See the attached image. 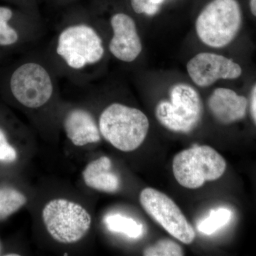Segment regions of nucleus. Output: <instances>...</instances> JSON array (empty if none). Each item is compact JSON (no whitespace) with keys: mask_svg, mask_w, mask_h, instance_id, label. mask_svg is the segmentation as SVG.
Here are the masks:
<instances>
[{"mask_svg":"<svg viewBox=\"0 0 256 256\" xmlns=\"http://www.w3.org/2000/svg\"><path fill=\"white\" fill-rule=\"evenodd\" d=\"M238 0H212L200 12L194 31L201 43L214 50L226 48L238 38L244 26Z\"/></svg>","mask_w":256,"mask_h":256,"instance_id":"obj_1","label":"nucleus"},{"mask_svg":"<svg viewBox=\"0 0 256 256\" xmlns=\"http://www.w3.org/2000/svg\"><path fill=\"white\" fill-rule=\"evenodd\" d=\"M106 54L104 38L90 24H70L60 30L57 36L56 54L74 72L95 66L102 62Z\"/></svg>","mask_w":256,"mask_h":256,"instance_id":"obj_2","label":"nucleus"},{"mask_svg":"<svg viewBox=\"0 0 256 256\" xmlns=\"http://www.w3.org/2000/svg\"><path fill=\"white\" fill-rule=\"evenodd\" d=\"M101 136L122 152H132L142 146L150 129L148 116L142 110L114 102L102 111L98 120Z\"/></svg>","mask_w":256,"mask_h":256,"instance_id":"obj_3","label":"nucleus"},{"mask_svg":"<svg viewBox=\"0 0 256 256\" xmlns=\"http://www.w3.org/2000/svg\"><path fill=\"white\" fill-rule=\"evenodd\" d=\"M158 122L172 132L188 134L196 129L203 114V102L196 88L188 82H175L168 98L158 101L154 108Z\"/></svg>","mask_w":256,"mask_h":256,"instance_id":"obj_4","label":"nucleus"},{"mask_svg":"<svg viewBox=\"0 0 256 256\" xmlns=\"http://www.w3.org/2000/svg\"><path fill=\"white\" fill-rule=\"evenodd\" d=\"M226 162L215 149L207 146H195L180 152L172 161L175 180L190 190L202 188L206 182L222 178Z\"/></svg>","mask_w":256,"mask_h":256,"instance_id":"obj_5","label":"nucleus"},{"mask_svg":"<svg viewBox=\"0 0 256 256\" xmlns=\"http://www.w3.org/2000/svg\"><path fill=\"white\" fill-rule=\"evenodd\" d=\"M42 220L56 242L72 244L80 242L92 228V216L82 205L65 198H56L45 205Z\"/></svg>","mask_w":256,"mask_h":256,"instance_id":"obj_6","label":"nucleus"},{"mask_svg":"<svg viewBox=\"0 0 256 256\" xmlns=\"http://www.w3.org/2000/svg\"><path fill=\"white\" fill-rule=\"evenodd\" d=\"M9 82L14 98L28 108L36 109L46 105L54 90L50 70L36 62L18 66L12 73Z\"/></svg>","mask_w":256,"mask_h":256,"instance_id":"obj_7","label":"nucleus"},{"mask_svg":"<svg viewBox=\"0 0 256 256\" xmlns=\"http://www.w3.org/2000/svg\"><path fill=\"white\" fill-rule=\"evenodd\" d=\"M143 210L166 232L184 244H191L196 233L180 207L168 195L154 188H144L140 194Z\"/></svg>","mask_w":256,"mask_h":256,"instance_id":"obj_8","label":"nucleus"},{"mask_svg":"<svg viewBox=\"0 0 256 256\" xmlns=\"http://www.w3.org/2000/svg\"><path fill=\"white\" fill-rule=\"evenodd\" d=\"M186 73L192 84L206 88L220 80L242 78L244 68L242 64L232 58L214 52H200L186 64Z\"/></svg>","mask_w":256,"mask_h":256,"instance_id":"obj_9","label":"nucleus"},{"mask_svg":"<svg viewBox=\"0 0 256 256\" xmlns=\"http://www.w3.org/2000/svg\"><path fill=\"white\" fill-rule=\"evenodd\" d=\"M110 26L112 35L108 48L110 54L122 63L136 62L142 54L143 44L134 18L126 13H116L110 18Z\"/></svg>","mask_w":256,"mask_h":256,"instance_id":"obj_10","label":"nucleus"},{"mask_svg":"<svg viewBox=\"0 0 256 256\" xmlns=\"http://www.w3.org/2000/svg\"><path fill=\"white\" fill-rule=\"evenodd\" d=\"M207 107L217 122L229 126L245 118L248 110V100L234 89L218 87L210 92Z\"/></svg>","mask_w":256,"mask_h":256,"instance_id":"obj_11","label":"nucleus"},{"mask_svg":"<svg viewBox=\"0 0 256 256\" xmlns=\"http://www.w3.org/2000/svg\"><path fill=\"white\" fill-rule=\"evenodd\" d=\"M64 128L67 138L77 146L98 142L101 139L98 124L92 114L84 109L69 111L64 118Z\"/></svg>","mask_w":256,"mask_h":256,"instance_id":"obj_12","label":"nucleus"},{"mask_svg":"<svg viewBox=\"0 0 256 256\" xmlns=\"http://www.w3.org/2000/svg\"><path fill=\"white\" fill-rule=\"evenodd\" d=\"M112 162L110 158L102 156L90 162L82 172L84 182L88 188L98 191L114 193L119 190L120 180L111 171Z\"/></svg>","mask_w":256,"mask_h":256,"instance_id":"obj_13","label":"nucleus"},{"mask_svg":"<svg viewBox=\"0 0 256 256\" xmlns=\"http://www.w3.org/2000/svg\"><path fill=\"white\" fill-rule=\"evenodd\" d=\"M104 222L109 232L122 234L130 238H141L144 233L142 224L119 214L106 216Z\"/></svg>","mask_w":256,"mask_h":256,"instance_id":"obj_14","label":"nucleus"},{"mask_svg":"<svg viewBox=\"0 0 256 256\" xmlns=\"http://www.w3.org/2000/svg\"><path fill=\"white\" fill-rule=\"evenodd\" d=\"M28 198L10 186H0V220H6L24 206Z\"/></svg>","mask_w":256,"mask_h":256,"instance_id":"obj_15","label":"nucleus"},{"mask_svg":"<svg viewBox=\"0 0 256 256\" xmlns=\"http://www.w3.org/2000/svg\"><path fill=\"white\" fill-rule=\"evenodd\" d=\"M232 216L230 210L224 207L212 210L208 216L198 222L197 229L204 235H212L226 226L230 222Z\"/></svg>","mask_w":256,"mask_h":256,"instance_id":"obj_16","label":"nucleus"},{"mask_svg":"<svg viewBox=\"0 0 256 256\" xmlns=\"http://www.w3.org/2000/svg\"><path fill=\"white\" fill-rule=\"evenodd\" d=\"M13 18L12 10L0 6V46H14L20 41V34L10 21Z\"/></svg>","mask_w":256,"mask_h":256,"instance_id":"obj_17","label":"nucleus"},{"mask_svg":"<svg viewBox=\"0 0 256 256\" xmlns=\"http://www.w3.org/2000/svg\"><path fill=\"white\" fill-rule=\"evenodd\" d=\"M146 256H182V248L180 244L169 238L161 239L154 245L146 248L143 252Z\"/></svg>","mask_w":256,"mask_h":256,"instance_id":"obj_18","label":"nucleus"},{"mask_svg":"<svg viewBox=\"0 0 256 256\" xmlns=\"http://www.w3.org/2000/svg\"><path fill=\"white\" fill-rule=\"evenodd\" d=\"M164 0H130L131 6L136 14L154 16L159 12Z\"/></svg>","mask_w":256,"mask_h":256,"instance_id":"obj_19","label":"nucleus"},{"mask_svg":"<svg viewBox=\"0 0 256 256\" xmlns=\"http://www.w3.org/2000/svg\"><path fill=\"white\" fill-rule=\"evenodd\" d=\"M18 158L16 150L8 142L6 134L0 128V162H13Z\"/></svg>","mask_w":256,"mask_h":256,"instance_id":"obj_20","label":"nucleus"},{"mask_svg":"<svg viewBox=\"0 0 256 256\" xmlns=\"http://www.w3.org/2000/svg\"><path fill=\"white\" fill-rule=\"evenodd\" d=\"M248 111L254 124L256 126V78L252 82L249 90Z\"/></svg>","mask_w":256,"mask_h":256,"instance_id":"obj_21","label":"nucleus"},{"mask_svg":"<svg viewBox=\"0 0 256 256\" xmlns=\"http://www.w3.org/2000/svg\"><path fill=\"white\" fill-rule=\"evenodd\" d=\"M249 10L252 16L256 18V0H249Z\"/></svg>","mask_w":256,"mask_h":256,"instance_id":"obj_22","label":"nucleus"},{"mask_svg":"<svg viewBox=\"0 0 256 256\" xmlns=\"http://www.w3.org/2000/svg\"><path fill=\"white\" fill-rule=\"evenodd\" d=\"M6 256H18V254H8V255Z\"/></svg>","mask_w":256,"mask_h":256,"instance_id":"obj_23","label":"nucleus"},{"mask_svg":"<svg viewBox=\"0 0 256 256\" xmlns=\"http://www.w3.org/2000/svg\"><path fill=\"white\" fill-rule=\"evenodd\" d=\"M0 252H1V246H0Z\"/></svg>","mask_w":256,"mask_h":256,"instance_id":"obj_24","label":"nucleus"}]
</instances>
